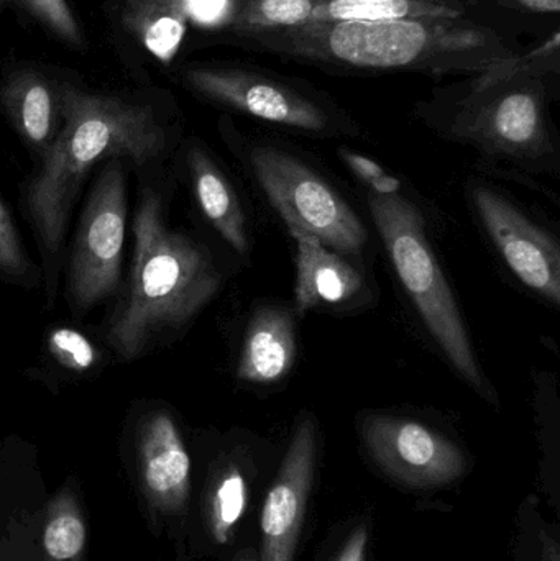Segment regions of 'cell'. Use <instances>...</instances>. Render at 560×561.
Instances as JSON below:
<instances>
[{"label":"cell","mask_w":560,"mask_h":561,"mask_svg":"<svg viewBox=\"0 0 560 561\" xmlns=\"http://www.w3.org/2000/svg\"><path fill=\"white\" fill-rule=\"evenodd\" d=\"M22 3L53 35L69 45H82L81 26L68 0H22Z\"/></svg>","instance_id":"cell-21"},{"label":"cell","mask_w":560,"mask_h":561,"mask_svg":"<svg viewBox=\"0 0 560 561\" xmlns=\"http://www.w3.org/2000/svg\"><path fill=\"white\" fill-rule=\"evenodd\" d=\"M32 272V262L26 259L15 224L5 204L0 199V276L22 279Z\"/></svg>","instance_id":"cell-22"},{"label":"cell","mask_w":560,"mask_h":561,"mask_svg":"<svg viewBox=\"0 0 560 561\" xmlns=\"http://www.w3.org/2000/svg\"><path fill=\"white\" fill-rule=\"evenodd\" d=\"M122 22L158 61H173L186 33L184 0H124Z\"/></svg>","instance_id":"cell-17"},{"label":"cell","mask_w":560,"mask_h":561,"mask_svg":"<svg viewBox=\"0 0 560 561\" xmlns=\"http://www.w3.org/2000/svg\"><path fill=\"white\" fill-rule=\"evenodd\" d=\"M84 546V527L72 516H61L49 524L45 533L46 552L56 560L78 556Z\"/></svg>","instance_id":"cell-24"},{"label":"cell","mask_w":560,"mask_h":561,"mask_svg":"<svg viewBox=\"0 0 560 561\" xmlns=\"http://www.w3.org/2000/svg\"><path fill=\"white\" fill-rule=\"evenodd\" d=\"M545 552L548 553V556H551V560L548 561H559L558 543L552 542V540L545 539Z\"/></svg>","instance_id":"cell-29"},{"label":"cell","mask_w":560,"mask_h":561,"mask_svg":"<svg viewBox=\"0 0 560 561\" xmlns=\"http://www.w3.org/2000/svg\"><path fill=\"white\" fill-rule=\"evenodd\" d=\"M298 247L296 260V313L305 316L319 304H341L364 287L361 273L318 237L289 229Z\"/></svg>","instance_id":"cell-12"},{"label":"cell","mask_w":560,"mask_h":561,"mask_svg":"<svg viewBox=\"0 0 560 561\" xmlns=\"http://www.w3.org/2000/svg\"><path fill=\"white\" fill-rule=\"evenodd\" d=\"M437 20L444 19L309 22L278 33L275 38L299 55L377 69L477 53L487 43L476 30L444 25Z\"/></svg>","instance_id":"cell-4"},{"label":"cell","mask_w":560,"mask_h":561,"mask_svg":"<svg viewBox=\"0 0 560 561\" xmlns=\"http://www.w3.org/2000/svg\"><path fill=\"white\" fill-rule=\"evenodd\" d=\"M190 170L194 193L204 216L237 253L245 255L249 252L245 216L229 181L199 148L191 150Z\"/></svg>","instance_id":"cell-16"},{"label":"cell","mask_w":560,"mask_h":561,"mask_svg":"<svg viewBox=\"0 0 560 561\" xmlns=\"http://www.w3.org/2000/svg\"><path fill=\"white\" fill-rule=\"evenodd\" d=\"M247 504V484L239 470H229L217 488L214 501V533L219 542L229 539L233 527L243 516Z\"/></svg>","instance_id":"cell-20"},{"label":"cell","mask_w":560,"mask_h":561,"mask_svg":"<svg viewBox=\"0 0 560 561\" xmlns=\"http://www.w3.org/2000/svg\"><path fill=\"white\" fill-rule=\"evenodd\" d=\"M125 220V174L111 161L89 194L72 247L68 294L76 313L88 312L118 289Z\"/></svg>","instance_id":"cell-6"},{"label":"cell","mask_w":560,"mask_h":561,"mask_svg":"<svg viewBox=\"0 0 560 561\" xmlns=\"http://www.w3.org/2000/svg\"><path fill=\"white\" fill-rule=\"evenodd\" d=\"M319 0H250L240 16L249 28H295L311 22Z\"/></svg>","instance_id":"cell-19"},{"label":"cell","mask_w":560,"mask_h":561,"mask_svg":"<svg viewBox=\"0 0 560 561\" xmlns=\"http://www.w3.org/2000/svg\"><path fill=\"white\" fill-rule=\"evenodd\" d=\"M295 358L292 313L275 306L255 310L243 340L237 376L247 382L270 385L288 375Z\"/></svg>","instance_id":"cell-13"},{"label":"cell","mask_w":560,"mask_h":561,"mask_svg":"<svg viewBox=\"0 0 560 561\" xmlns=\"http://www.w3.org/2000/svg\"><path fill=\"white\" fill-rule=\"evenodd\" d=\"M362 437L375 463L408 486H446L467 470L454 442L410 419L372 415L362 425Z\"/></svg>","instance_id":"cell-7"},{"label":"cell","mask_w":560,"mask_h":561,"mask_svg":"<svg viewBox=\"0 0 560 561\" xmlns=\"http://www.w3.org/2000/svg\"><path fill=\"white\" fill-rule=\"evenodd\" d=\"M473 204L487 232L506 265L529 289L560 304V247L558 240L496 191L476 187Z\"/></svg>","instance_id":"cell-8"},{"label":"cell","mask_w":560,"mask_h":561,"mask_svg":"<svg viewBox=\"0 0 560 561\" xmlns=\"http://www.w3.org/2000/svg\"><path fill=\"white\" fill-rule=\"evenodd\" d=\"M236 561H259V559H256V553L249 549L240 553Z\"/></svg>","instance_id":"cell-30"},{"label":"cell","mask_w":560,"mask_h":561,"mask_svg":"<svg viewBox=\"0 0 560 561\" xmlns=\"http://www.w3.org/2000/svg\"><path fill=\"white\" fill-rule=\"evenodd\" d=\"M457 15V10L426 0H319L311 22H384L456 19Z\"/></svg>","instance_id":"cell-18"},{"label":"cell","mask_w":560,"mask_h":561,"mask_svg":"<svg viewBox=\"0 0 560 561\" xmlns=\"http://www.w3.org/2000/svg\"><path fill=\"white\" fill-rule=\"evenodd\" d=\"M186 79L201 94L262 121L311 131L328 125V118L312 102L259 76L196 68L186 72Z\"/></svg>","instance_id":"cell-10"},{"label":"cell","mask_w":560,"mask_h":561,"mask_svg":"<svg viewBox=\"0 0 560 561\" xmlns=\"http://www.w3.org/2000/svg\"><path fill=\"white\" fill-rule=\"evenodd\" d=\"M0 5H2V0H0Z\"/></svg>","instance_id":"cell-31"},{"label":"cell","mask_w":560,"mask_h":561,"mask_svg":"<svg viewBox=\"0 0 560 561\" xmlns=\"http://www.w3.org/2000/svg\"><path fill=\"white\" fill-rule=\"evenodd\" d=\"M187 20L206 28H216L229 22L233 0H184Z\"/></svg>","instance_id":"cell-26"},{"label":"cell","mask_w":560,"mask_h":561,"mask_svg":"<svg viewBox=\"0 0 560 561\" xmlns=\"http://www.w3.org/2000/svg\"><path fill=\"white\" fill-rule=\"evenodd\" d=\"M368 201L375 226L398 278L407 287L431 335L446 353L454 369L485 396L489 392L485 378L477 365L453 289L427 242L423 214L400 194L378 196L370 193Z\"/></svg>","instance_id":"cell-3"},{"label":"cell","mask_w":560,"mask_h":561,"mask_svg":"<svg viewBox=\"0 0 560 561\" xmlns=\"http://www.w3.org/2000/svg\"><path fill=\"white\" fill-rule=\"evenodd\" d=\"M341 154L345 163H347V167L351 168L364 183L370 186L372 193L378 194V196H393V194H400V181L385 173L380 164L375 163L370 158L352 153V151L348 150H342Z\"/></svg>","instance_id":"cell-25"},{"label":"cell","mask_w":560,"mask_h":561,"mask_svg":"<svg viewBox=\"0 0 560 561\" xmlns=\"http://www.w3.org/2000/svg\"><path fill=\"white\" fill-rule=\"evenodd\" d=\"M49 350L59 363L75 371L92 368L98 359V352L89 340L71 329H58L52 332Z\"/></svg>","instance_id":"cell-23"},{"label":"cell","mask_w":560,"mask_h":561,"mask_svg":"<svg viewBox=\"0 0 560 561\" xmlns=\"http://www.w3.org/2000/svg\"><path fill=\"white\" fill-rule=\"evenodd\" d=\"M61 130L43 153L42 168L26 190L39 245L56 259L72 204L89 171L108 158L147 163L163 153L167 137L153 108L111 95L62 85L58 94Z\"/></svg>","instance_id":"cell-1"},{"label":"cell","mask_w":560,"mask_h":561,"mask_svg":"<svg viewBox=\"0 0 560 561\" xmlns=\"http://www.w3.org/2000/svg\"><path fill=\"white\" fill-rule=\"evenodd\" d=\"M462 134L483 148L515 158L548 150L541 102L533 92H512L464 124Z\"/></svg>","instance_id":"cell-11"},{"label":"cell","mask_w":560,"mask_h":561,"mask_svg":"<svg viewBox=\"0 0 560 561\" xmlns=\"http://www.w3.org/2000/svg\"><path fill=\"white\" fill-rule=\"evenodd\" d=\"M315 468L316 424L308 417L296 425L278 477L266 494L259 561L295 560Z\"/></svg>","instance_id":"cell-9"},{"label":"cell","mask_w":560,"mask_h":561,"mask_svg":"<svg viewBox=\"0 0 560 561\" xmlns=\"http://www.w3.org/2000/svg\"><path fill=\"white\" fill-rule=\"evenodd\" d=\"M526 5L536 10H545V12H559L560 0H522Z\"/></svg>","instance_id":"cell-28"},{"label":"cell","mask_w":560,"mask_h":561,"mask_svg":"<svg viewBox=\"0 0 560 561\" xmlns=\"http://www.w3.org/2000/svg\"><path fill=\"white\" fill-rule=\"evenodd\" d=\"M368 529L367 526H358L345 540L341 556L335 561H367Z\"/></svg>","instance_id":"cell-27"},{"label":"cell","mask_w":560,"mask_h":561,"mask_svg":"<svg viewBox=\"0 0 560 561\" xmlns=\"http://www.w3.org/2000/svg\"><path fill=\"white\" fill-rule=\"evenodd\" d=\"M3 108L20 137L45 153L56 138L59 99L53 94L45 76L19 71L3 82L0 91Z\"/></svg>","instance_id":"cell-14"},{"label":"cell","mask_w":560,"mask_h":561,"mask_svg":"<svg viewBox=\"0 0 560 561\" xmlns=\"http://www.w3.org/2000/svg\"><path fill=\"white\" fill-rule=\"evenodd\" d=\"M252 167L263 193L288 229L305 230L335 252L358 253L367 230L318 173L276 148H255Z\"/></svg>","instance_id":"cell-5"},{"label":"cell","mask_w":560,"mask_h":561,"mask_svg":"<svg viewBox=\"0 0 560 561\" xmlns=\"http://www.w3.org/2000/svg\"><path fill=\"white\" fill-rule=\"evenodd\" d=\"M134 237L128 289L107 330L108 345L125 362L140 358L161 336L183 329L222 280L204 247L164 226L160 199L150 191L141 194Z\"/></svg>","instance_id":"cell-2"},{"label":"cell","mask_w":560,"mask_h":561,"mask_svg":"<svg viewBox=\"0 0 560 561\" xmlns=\"http://www.w3.org/2000/svg\"><path fill=\"white\" fill-rule=\"evenodd\" d=\"M147 486L161 496H181L190 481L191 461L180 432L168 414H155L141 435Z\"/></svg>","instance_id":"cell-15"}]
</instances>
